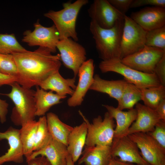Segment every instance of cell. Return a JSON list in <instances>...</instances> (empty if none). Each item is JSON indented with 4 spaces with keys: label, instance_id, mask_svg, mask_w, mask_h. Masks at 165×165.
<instances>
[{
    "label": "cell",
    "instance_id": "obj_1",
    "mask_svg": "<svg viewBox=\"0 0 165 165\" xmlns=\"http://www.w3.org/2000/svg\"><path fill=\"white\" fill-rule=\"evenodd\" d=\"M52 53L48 49L39 47L34 51L13 53L19 74L18 83L31 88L59 71L61 65L60 54Z\"/></svg>",
    "mask_w": 165,
    "mask_h": 165
},
{
    "label": "cell",
    "instance_id": "obj_2",
    "mask_svg": "<svg viewBox=\"0 0 165 165\" xmlns=\"http://www.w3.org/2000/svg\"><path fill=\"white\" fill-rule=\"evenodd\" d=\"M124 24V18L118 20L112 28L105 29L95 22L91 21L90 31L102 61L114 58L120 59L121 42Z\"/></svg>",
    "mask_w": 165,
    "mask_h": 165
},
{
    "label": "cell",
    "instance_id": "obj_3",
    "mask_svg": "<svg viewBox=\"0 0 165 165\" xmlns=\"http://www.w3.org/2000/svg\"><path fill=\"white\" fill-rule=\"evenodd\" d=\"M10 93L0 94L7 96L14 103L11 118L16 125L21 126L26 123L35 120L36 108L34 98L35 91L24 87L17 82L10 85Z\"/></svg>",
    "mask_w": 165,
    "mask_h": 165
},
{
    "label": "cell",
    "instance_id": "obj_4",
    "mask_svg": "<svg viewBox=\"0 0 165 165\" xmlns=\"http://www.w3.org/2000/svg\"><path fill=\"white\" fill-rule=\"evenodd\" d=\"M88 2V0H77L73 3L69 1L63 4L62 9L50 10L44 14L54 23L60 40L71 38L76 42L78 41L76 30V19L81 8Z\"/></svg>",
    "mask_w": 165,
    "mask_h": 165
},
{
    "label": "cell",
    "instance_id": "obj_5",
    "mask_svg": "<svg viewBox=\"0 0 165 165\" xmlns=\"http://www.w3.org/2000/svg\"><path fill=\"white\" fill-rule=\"evenodd\" d=\"M99 68L102 73L113 72L123 76L128 82L140 89L157 86L160 82L155 74H148L133 69L122 63L120 59L102 61Z\"/></svg>",
    "mask_w": 165,
    "mask_h": 165
},
{
    "label": "cell",
    "instance_id": "obj_6",
    "mask_svg": "<svg viewBox=\"0 0 165 165\" xmlns=\"http://www.w3.org/2000/svg\"><path fill=\"white\" fill-rule=\"evenodd\" d=\"M79 112L87 125V131L85 146H111L114 138L116 125L114 119L108 112H107L105 113L103 119L100 116L94 118L92 123L89 122L80 110Z\"/></svg>",
    "mask_w": 165,
    "mask_h": 165
},
{
    "label": "cell",
    "instance_id": "obj_7",
    "mask_svg": "<svg viewBox=\"0 0 165 165\" xmlns=\"http://www.w3.org/2000/svg\"><path fill=\"white\" fill-rule=\"evenodd\" d=\"M147 32L130 17L124 15L120 59L138 51L145 45Z\"/></svg>",
    "mask_w": 165,
    "mask_h": 165
},
{
    "label": "cell",
    "instance_id": "obj_8",
    "mask_svg": "<svg viewBox=\"0 0 165 165\" xmlns=\"http://www.w3.org/2000/svg\"><path fill=\"white\" fill-rule=\"evenodd\" d=\"M165 53V50L145 45L138 51L120 59L121 62L137 71L154 74L155 67Z\"/></svg>",
    "mask_w": 165,
    "mask_h": 165
},
{
    "label": "cell",
    "instance_id": "obj_9",
    "mask_svg": "<svg viewBox=\"0 0 165 165\" xmlns=\"http://www.w3.org/2000/svg\"><path fill=\"white\" fill-rule=\"evenodd\" d=\"M57 49L60 53L61 61L66 68L73 71L76 78L80 67L86 60L85 49L71 38L60 40Z\"/></svg>",
    "mask_w": 165,
    "mask_h": 165
},
{
    "label": "cell",
    "instance_id": "obj_10",
    "mask_svg": "<svg viewBox=\"0 0 165 165\" xmlns=\"http://www.w3.org/2000/svg\"><path fill=\"white\" fill-rule=\"evenodd\" d=\"M34 26L33 31L27 30L24 32L22 41L30 46H39L48 49L52 53L56 52L57 45L60 39L55 25L45 27L37 21Z\"/></svg>",
    "mask_w": 165,
    "mask_h": 165
},
{
    "label": "cell",
    "instance_id": "obj_11",
    "mask_svg": "<svg viewBox=\"0 0 165 165\" xmlns=\"http://www.w3.org/2000/svg\"><path fill=\"white\" fill-rule=\"evenodd\" d=\"M137 145L143 159L151 165L165 162V149L148 133L138 132L128 135Z\"/></svg>",
    "mask_w": 165,
    "mask_h": 165
},
{
    "label": "cell",
    "instance_id": "obj_12",
    "mask_svg": "<svg viewBox=\"0 0 165 165\" xmlns=\"http://www.w3.org/2000/svg\"><path fill=\"white\" fill-rule=\"evenodd\" d=\"M88 12L91 21L105 29L112 27L118 20L123 18L125 15L116 9L108 0H94Z\"/></svg>",
    "mask_w": 165,
    "mask_h": 165
},
{
    "label": "cell",
    "instance_id": "obj_13",
    "mask_svg": "<svg viewBox=\"0 0 165 165\" xmlns=\"http://www.w3.org/2000/svg\"><path fill=\"white\" fill-rule=\"evenodd\" d=\"M136 144L128 136L114 138L111 146L112 157L120 161L137 165H148L142 158Z\"/></svg>",
    "mask_w": 165,
    "mask_h": 165
},
{
    "label": "cell",
    "instance_id": "obj_14",
    "mask_svg": "<svg viewBox=\"0 0 165 165\" xmlns=\"http://www.w3.org/2000/svg\"><path fill=\"white\" fill-rule=\"evenodd\" d=\"M94 69V60L91 59L86 60L81 65L78 72V84L73 94L67 101L69 106L75 107L82 104L92 83Z\"/></svg>",
    "mask_w": 165,
    "mask_h": 165
},
{
    "label": "cell",
    "instance_id": "obj_15",
    "mask_svg": "<svg viewBox=\"0 0 165 165\" xmlns=\"http://www.w3.org/2000/svg\"><path fill=\"white\" fill-rule=\"evenodd\" d=\"M147 31L165 26V9L147 7L132 12L130 17Z\"/></svg>",
    "mask_w": 165,
    "mask_h": 165
},
{
    "label": "cell",
    "instance_id": "obj_16",
    "mask_svg": "<svg viewBox=\"0 0 165 165\" xmlns=\"http://www.w3.org/2000/svg\"><path fill=\"white\" fill-rule=\"evenodd\" d=\"M6 140L9 148L0 156V165L8 162L20 163L24 162L23 147L20 137V130L12 127L3 132H0V141Z\"/></svg>",
    "mask_w": 165,
    "mask_h": 165
},
{
    "label": "cell",
    "instance_id": "obj_17",
    "mask_svg": "<svg viewBox=\"0 0 165 165\" xmlns=\"http://www.w3.org/2000/svg\"><path fill=\"white\" fill-rule=\"evenodd\" d=\"M135 108L137 117L129 129L127 136L136 133L152 131L160 120L155 110L139 103L136 104Z\"/></svg>",
    "mask_w": 165,
    "mask_h": 165
},
{
    "label": "cell",
    "instance_id": "obj_18",
    "mask_svg": "<svg viewBox=\"0 0 165 165\" xmlns=\"http://www.w3.org/2000/svg\"><path fill=\"white\" fill-rule=\"evenodd\" d=\"M69 154L67 146L51 137L45 146L33 152L26 161L38 156H42L46 157L52 165H67Z\"/></svg>",
    "mask_w": 165,
    "mask_h": 165
},
{
    "label": "cell",
    "instance_id": "obj_19",
    "mask_svg": "<svg viewBox=\"0 0 165 165\" xmlns=\"http://www.w3.org/2000/svg\"><path fill=\"white\" fill-rule=\"evenodd\" d=\"M75 77L65 79L59 71L51 74L38 85L43 90L54 91L56 93L62 96L67 95L71 96L76 85L75 84Z\"/></svg>",
    "mask_w": 165,
    "mask_h": 165
},
{
    "label": "cell",
    "instance_id": "obj_20",
    "mask_svg": "<svg viewBox=\"0 0 165 165\" xmlns=\"http://www.w3.org/2000/svg\"><path fill=\"white\" fill-rule=\"evenodd\" d=\"M102 106L116 120L114 138L127 136L129 129L137 117V112L135 108H134L127 111H123L111 105H103Z\"/></svg>",
    "mask_w": 165,
    "mask_h": 165
},
{
    "label": "cell",
    "instance_id": "obj_21",
    "mask_svg": "<svg viewBox=\"0 0 165 165\" xmlns=\"http://www.w3.org/2000/svg\"><path fill=\"white\" fill-rule=\"evenodd\" d=\"M78 164L85 165H108L112 158L111 146L97 145L85 146Z\"/></svg>",
    "mask_w": 165,
    "mask_h": 165
},
{
    "label": "cell",
    "instance_id": "obj_22",
    "mask_svg": "<svg viewBox=\"0 0 165 165\" xmlns=\"http://www.w3.org/2000/svg\"><path fill=\"white\" fill-rule=\"evenodd\" d=\"M87 127L83 121L79 125L73 127L68 139L67 150L73 162L78 161L86 144Z\"/></svg>",
    "mask_w": 165,
    "mask_h": 165
},
{
    "label": "cell",
    "instance_id": "obj_23",
    "mask_svg": "<svg viewBox=\"0 0 165 165\" xmlns=\"http://www.w3.org/2000/svg\"><path fill=\"white\" fill-rule=\"evenodd\" d=\"M127 82L125 80H108L102 79L99 75L94 76L89 90L106 94L118 101L121 97Z\"/></svg>",
    "mask_w": 165,
    "mask_h": 165
},
{
    "label": "cell",
    "instance_id": "obj_24",
    "mask_svg": "<svg viewBox=\"0 0 165 165\" xmlns=\"http://www.w3.org/2000/svg\"><path fill=\"white\" fill-rule=\"evenodd\" d=\"M36 86V90L34 95L36 116H44L52 107L60 103L61 100L67 97L54 93L51 91H47L40 88L38 86Z\"/></svg>",
    "mask_w": 165,
    "mask_h": 165
},
{
    "label": "cell",
    "instance_id": "obj_25",
    "mask_svg": "<svg viewBox=\"0 0 165 165\" xmlns=\"http://www.w3.org/2000/svg\"><path fill=\"white\" fill-rule=\"evenodd\" d=\"M46 118L48 130L52 137L67 146L68 137L73 127L62 122L54 113H47Z\"/></svg>",
    "mask_w": 165,
    "mask_h": 165
},
{
    "label": "cell",
    "instance_id": "obj_26",
    "mask_svg": "<svg viewBox=\"0 0 165 165\" xmlns=\"http://www.w3.org/2000/svg\"><path fill=\"white\" fill-rule=\"evenodd\" d=\"M38 121H29L22 125L20 130V137L26 161L32 155L38 127Z\"/></svg>",
    "mask_w": 165,
    "mask_h": 165
},
{
    "label": "cell",
    "instance_id": "obj_27",
    "mask_svg": "<svg viewBox=\"0 0 165 165\" xmlns=\"http://www.w3.org/2000/svg\"><path fill=\"white\" fill-rule=\"evenodd\" d=\"M141 89L135 85L127 82L121 97L117 101V108L121 110L132 109L138 101L141 100Z\"/></svg>",
    "mask_w": 165,
    "mask_h": 165
},
{
    "label": "cell",
    "instance_id": "obj_28",
    "mask_svg": "<svg viewBox=\"0 0 165 165\" xmlns=\"http://www.w3.org/2000/svg\"><path fill=\"white\" fill-rule=\"evenodd\" d=\"M140 89L141 100L144 105L152 109L155 110L160 102L165 99V86L161 85Z\"/></svg>",
    "mask_w": 165,
    "mask_h": 165
},
{
    "label": "cell",
    "instance_id": "obj_29",
    "mask_svg": "<svg viewBox=\"0 0 165 165\" xmlns=\"http://www.w3.org/2000/svg\"><path fill=\"white\" fill-rule=\"evenodd\" d=\"M38 123L33 152L43 148L51 138L48 128L46 116H44L40 117Z\"/></svg>",
    "mask_w": 165,
    "mask_h": 165
},
{
    "label": "cell",
    "instance_id": "obj_30",
    "mask_svg": "<svg viewBox=\"0 0 165 165\" xmlns=\"http://www.w3.org/2000/svg\"><path fill=\"white\" fill-rule=\"evenodd\" d=\"M27 50L18 42L14 34H0V53L12 54Z\"/></svg>",
    "mask_w": 165,
    "mask_h": 165
},
{
    "label": "cell",
    "instance_id": "obj_31",
    "mask_svg": "<svg viewBox=\"0 0 165 165\" xmlns=\"http://www.w3.org/2000/svg\"><path fill=\"white\" fill-rule=\"evenodd\" d=\"M145 45L165 50V26L147 31Z\"/></svg>",
    "mask_w": 165,
    "mask_h": 165
},
{
    "label": "cell",
    "instance_id": "obj_32",
    "mask_svg": "<svg viewBox=\"0 0 165 165\" xmlns=\"http://www.w3.org/2000/svg\"><path fill=\"white\" fill-rule=\"evenodd\" d=\"M0 72L15 76L18 81L19 74L13 54L0 53Z\"/></svg>",
    "mask_w": 165,
    "mask_h": 165
},
{
    "label": "cell",
    "instance_id": "obj_33",
    "mask_svg": "<svg viewBox=\"0 0 165 165\" xmlns=\"http://www.w3.org/2000/svg\"><path fill=\"white\" fill-rule=\"evenodd\" d=\"M148 133L165 149V120L160 119L156 125L153 130Z\"/></svg>",
    "mask_w": 165,
    "mask_h": 165
},
{
    "label": "cell",
    "instance_id": "obj_34",
    "mask_svg": "<svg viewBox=\"0 0 165 165\" xmlns=\"http://www.w3.org/2000/svg\"><path fill=\"white\" fill-rule=\"evenodd\" d=\"M160 84L165 86V53L156 65L154 71Z\"/></svg>",
    "mask_w": 165,
    "mask_h": 165
},
{
    "label": "cell",
    "instance_id": "obj_35",
    "mask_svg": "<svg viewBox=\"0 0 165 165\" xmlns=\"http://www.w3.org/2000/svg\"><path fill=\"white\" fill-rule=\"evenodd\" d=\"M151 5L153 6L165 8V0H133L130 8H134L141 6Z\"/></svg>",
    "mask_w": 165,
    "mask_h": 165
},
{
    "label": "cell",
    "instance_id": "obj_36",
    "mask_svg": "<svg viewBox=\"0 0 165 165\" xmlns=\"http://www.w3.org/2000/svg\"><path fill=\"white\" fill-rule=\"evenodd\" d=\"M116 9L123 15L130 8L133 0H108Z\"/></svg>",
    "mask_w": 165,
    "mask_h": 165
},
{
    "label": "cell",
    "instance_id": "obj_37",
    "mask_svg": "<svg viewBox=\"0 0 165 165\" xmlns=\"http://www.w3.org/2000/svg\"><path fill=\"white\" fill-rule=\"evenodd\" d=\"M9 104L6 101L0 99V121L3 124L6 121Z\"/></svg>",
    "mask_w": 165,
    "mask_h": 165
},
{
    "label": "cell",
    "instance_id": "obj_38",
    "mask_svg": "<svg viewBox=\"0 0 165 165\" xmlns=\"http://www.w3.org/2000/svg\"><path fill=\"white\" fill-rule=\"evenodd\" d=\"M28 165H52L45 156H38L26 161Z\"/></svg>",
    "mask_w": 165,
    "mask_h": 165
},
{
    "label": "cell",
    "instance_id": "obj_39",
    "mask_svg": "<svg viewBox=\"0 0 165 165\" xmlns=\"http://www.w3.org/2000/svg\"><path fill=\"white\" fill-rule=\"evenodd\" d=\"M18 78L14 76L8 75L0 72V86L4 85H10L14 82H18Z\"/></svg>",
    "mask_w": 165,
    "mask_h": 165
},
{
    "label": "cell",
    "instance_id": "obj_40",
    "mask_svg": "<svg viewBox=\"0 0 165 165\" xmlns=\"http://www.w3.org/2000/svg\"><path fill=\"white\" fill-rule=\"evenodd\" d=\"M155 110L160 119L165 120V99L160 102Z\"/></svg>",
    "mask_w": 165,
    "mask_h": 165
},
{
    "label": "cell",
    "instance_id": "obj_41",
    "mask_svg": "<svg viewBox=\"0 0 165 165\" xmlns=\"http://www.w3.org/2000/svg\"><path fill=\"white\" fill-rule=\"evenodd\" d=\"M108 165H137L135 164L121 162L116 157H112Z\"/></svg>",
    "mask_w": 165,
    "mask_h": 165
},
{
    "label": "cell",
    "instance_id": "obj_42",
    "mask_svg": "<svg viewBox=\"0 0 165 165\" xmlns=\"http://www.w3.org/2000/svg\"><path fill=\"white\" fill-rule=\"evenodd\" d=\"M67 165H75V163L72 160L69 154L68 155L67 157Z\"/></svg>",
    "mask_w": 165,
    "mask_h": 165
},
{
    "label": "cell",
    "instance_id": "obj_43",
    "mask_svg": "<svg viewBox=\"0 0 165 165\" xmlns=\"http://www.w3.org/2000/svg\"><path fill=\"white\" fill-rule=\"evenodd\" d=\"M160 165H165V162L163 163Z\"/></svg>",
    "mask_w": 165,
    "mask_h": 165
},
{
    "label": "cell",
    "instance_id": "obj_44",
    "mask_svg": "<svg viewBox=\"0 0 165 165\" xmlns=\"http://www.w3.org/2000/svg\"><path fill=\"white\" fill-rule=\"evenodd\" d=\"M150 165V164H149V165Z\"/></svg>",
    "mask_w": 165,
    "mask_h": 165
}]
</instances>
